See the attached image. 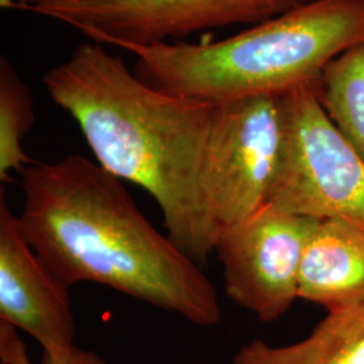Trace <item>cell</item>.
<instances>
[{"label":"cell","instance_id":"cell-12","mask_svg":"<svg viewBox=\"0 0 364 364\" xmlns=\"http://www.w3.org/2000/svg\"><path fill=\"white\" fill-rule=\"evenodd\" d=\"M34 123L31 92L9 57L3 54L0 57V181L3 185L11 182V171L22 173L34 162L22 147V141Z\"/></svg>","mask_w":364,"mask_h":364},{"label":"cell","instance_id":"cell-4","mask_svg":"<svg viewBox=\"0 0 364 364\" xmlns=\"http://www.w3.org/2000/svg\"><path fill=\"white\" fill-rule=\"evenodd\" d=\"M287 135L267 204L364 228V159L331 122L313 82L284 93Z\"/></svg>","mask_w":364,"mask_h":364},{"label":"cell","instance_id":"cell-9","mask_svg":"<svg viewBox=\"0 0 364 364\" xmlns=\"http://www.w3.org/2000/svg\"><path fill=\"white\" fill-rule=\"evenodd\" d=\"M299 299L338 312L364 304V228L318 221L301 262Z\"/></svg>","mask_w":364,"mask_h":364},{"label":"cell","instance_id":"cell-11","mask_svg":"<svg viewBox=\"0 0 364 364\" xmlns=\"http://www.w3.org/2000/svg\"><path fill=\"white\" fill-rule=\"evenodd\" d=\"M313 90L331 122L364 159V43L332 60Z\"/></svg>","mask_w":364,"mask_h":364},{"label":"cell","instance_id":"cell-15","mask_svg":"<svg viewBox=\"0 0 364 364\" xmlns=\"http://www.w3.org/2000/svg\"><path fill=\"white\" fill-rule=\"evenodd\" d=\"M301 1H305V0H301Z\"/></svg>","mask_w":364,"mask_h":364},{"label":"cell","instance_id":"cell-10","mask_svg":"<svg viewBox=\"0 0 364 364\" xmlns=\"http://www.w3.org/2000/svg\"><path fill=\"white\" fill-rule=\"evenodd\" d=\"M231 364H364V304L328 313L293 344L274 347L254 338L236 351Z\"/></svg>","mask_w":364,"mask_h":364},{"label":"cell","instance_id":"cell-3","mask_svg":"<svg viewBox=\"0 0 364 364\" xmlns=\"http://www.w3.org/2000/svg\"><path fill=\"white\" fill-rule=\"evenodd\" d=\"M364 43V0H306L230 38L129 46L134 73L171 96L207 105L285 93L314 82Z\"/></svg>","mask_w":364,"mask_h":364},{"label":"cell","instance_id":"cell-8","mask_svg":"<svg viewBox=\"0 0 364 364\" xmlns=\"http://www.w3.org/2000/svg\"><path fill=\"white\" fill-rule=\"evenodd\" d=\"M0 320L37 340L43 353L75 346L76 324L69 287L30 247L18 216L0 192Z\"/></svg>","mask_w":364,"mask_h":364},{"label":"cell","instance_id":"cell-2","mask_svg":"<svg viewBox=\"0 0 364 364\" xmlns=\"http://www.w3.org/2000/svg\"><path fill=\"white\" fill-rule=\"evenodd\" d=\"M42 81L76 120L96 162L151 196L170 240L204 266L219 232L201 191L215 105L147 85L97 42L80 43Z\"/></svg>","mask_w":364,"mask_h":364},{"label":"cell","instance_id":"cell-7","mask_svg":"<svg viewBox=\"0 0 364 364\" xmlns=\"http://www.w3.org/2000/svg\"><path fill=\"white\" fill-rule=\"evenodd\" d=\"M318 221L266 204L221 228L213 252L227 297L263 323L281 318L299 299L301 262Z\"/></svg>","mask_w":364,"mask_h":364},{"label":"cell","instance_id":"cell-5","mask_svg":"<svg viewBox=\"0 0 364 364\" xmlns=\"http://www.w3.org/2000/svg\"><path fill=\"white\" fill-rule=\"evenodd\" d=\"M285 135L284 93L248 96L215 105L201 169V191L219 231L267 204Z\"/></svg>","mask_w":364,"mask_h":364},{"label":"cell","instance_id":"cell-1","mask_svg":"<svg viewBox=\"0 0 364 364\" xmlns=\"http://www.w3.org/2000/svg\"><path fill=\"white\" fill-rule=\"evenodd\" d=\"M21 174V231L65 287L99 284L197 326L220 323L207 274L156 231L122 180L77 154L33 162Z\"/></svg>","mask_w":364,"mask_h":364},{"label":"cell","instance_id":"cell-6","mask_svg":"<svg viewBox=\"0 0 364 364\" xmlns=\"http://www.w3.org/2000/svg\"><path fill=\"white\" fill-rule=\"evenodd\" d=\"M301 0H39L19 10L75 27L97 43L153 46L197 31L258 25Z\"/></svg>","mask_w":364,"mask_h":364},{"label":"cell","instance_id":"cell-13","mask_svg":"<svg viewBox=\"0 0 364 364\" xmlns=\"http://www.w3.org/2000/svg\"><path fill=\"white\" fill-rule=\"evenodd\" d=\"M0 360L1 364H33L27 356L25 343L16 333V328L0 320ZM42 364H107L97 353L72 346L60 353H43Z\"/></svg>","mask_w":364,"mask_h":364},{"label":"cell","instance_id":"cell-14","mask_svg":"<svg viewBox=\"0 0 364 364\" xmlns=\"http://www.w3.org/2000/svg\"><path fill=\"white\" fill-rule=\"evenodd\" d=\"M37 1H39V0H0V4H1V7H6V9L19 10L25 6L37 3Z\"/></svg>","mask_w":364,"mask_h":364}]
</instances>
